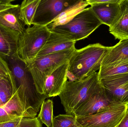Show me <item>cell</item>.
<instances>
[{"mask_svg": "<svg viewBox=\"0 0 128 127\" xmlns=\"http://www.w3.org/2000/svg\"><path fill=\"white\" fill-rule=\"evenodd\" d=\"M68 62L63 64L49 76L45 82L44 92L48 97L58 96L68 81Z\"/></svg>", "mask_w": 128, "mask_h": 127, "instance_id": "11", "label": "cell"}, {"mask_svg": "<svg viewBox=\"0 0 128 127\" xmlns=\"http://www.w3.org/2000/svg\"><path fill=\"white\" fill-rule=\"evenodd\" d=\"M13 89V94L10 100L0 106V124L12 121L20 118H32L26 112L16 94Z\"/></svg>", "mask_w": 128, "mask_h": 127, "instance_id": "13", "label": "cell"}, {"mask_svg": "<svg viewBox=\"0 0 128 127\" xmlns=\"http://www.w3.org/2000/svg\"><path fill=\"white\" fill-rule=\"evenodd\" d=\"M98 73L99 80L110 76L128 74V59L101 66Z\"/></svg>", "mask_w": 128, "mask_h": 127, "instance_id": "20", "label": "cell"}, {"mask_svg": "<svg viewBox=\"0 0 128 127\" xmlns=\"http://www.w3.org/2000/svg\"><path fill=\"white\" fill-rule=\"evenodd\" d=\"M117 1V0H86V1L89 5H91L94 4L114 3Z\"/></svg>", "mask_w": 128, "mask_h": 127, "instance_id": "28", "label": "cell"}, {"mask_svg": "<svg viewBox=\"0 0 128 127\" xmlns=\"http://www.w3.org/2000/svg\"><path fill=\"white\" fill-rule=\"evenodd\" d=\"M116 127H128V108L122 121Z\"/></svg>", "mask_w": 128, "mask_h": 127, "instance_id": "29", "label": "cell"}, {"mask_svg": "<svg viewBox=\"0 0 128 127\" xmlns=\"http://www.w3.org/2000/svg\"><path fill=\"white\" fill-rule=\"evenodd\" d=\"M52 127H84L73 114L60 115L53 118Z\"/></svg>", "mask_w": 128, "mask_h": 127, "instance_id": "25", "label": "cell"}, {"mask_svg": "<svg viewBox=\"0 0 128 127\" xmlns=\"http://www.w3.org/2000/svg\"><path fill=\"white\" fill-rule=\"evenodd\" d=\"M110 48L97 43L76 49L68 62L69 81L82 80L99 70Z\"/></svg>", "mask_w": 128, "mask_h": 127, "instance_id": "2", "label": "cell"}, {"mask_svg": "<svg viewBox=\"0 0 128 127\" xmlns=\"http://www.w3.org/2000/svg\"><path fill=\"white\" fill-rule=\"evenodd\" d=\"M76 42L61 34L51 31L49 37L36 58L74 48Z\"/></svg>", "mask_w": 128, "mask_h": 127, "instance_id": "14", "label": "cell"}, {"mask_svg": "<svg viewBox=\"0 0 128 127\" xmlns=\"http://www.w3.org/2000/svg\"><path fill=\"white\" fill-rule=\"evenodd\" d=\"M89 5L86 0H77L74 4L65 10L46 27L49 30L63 25L70 21L79 13Z\"/></svg>", "mask_w": 128, "mask_h": 127, "instance_id": "18", "label": "cell"}, {"mask_svg": "<svg viewBox=\"0 0 128 127\" xmlns=\"http://www.w3.org/2000/svg\"><path fill=\"white\" fill-rule=\"evenodd\" d=\"M14 0H0V12L12 7L17 6L18 4H14L12 2Z\"/></svg>", "mask_w": 128, "mask_h": 127, "instance_id": "27", "label": "cell"}, {"mask_svg": "<svg viewBox=\"0 0 128 127\" xmlns=\"http://www.w3.org/2000/svg\"><path fill=\"white\" fill-rule=\"evenodd\" d=\"M20 34L0 24V56L6 60L16 56Z\"/></svg>", "mask_w": 128, "mask_h": 127, "instance_id": "12", "label": "cell"}, {"mask_svg": "<svg viewBox=\"0 0 128 127\" xmlns=\"http://www.w3.org/2000/svg\"><path fill=\"white\" fill-rule=\"evenodd\" d=\"M120 10L111 25L109 31L116 39H128V0H121Z\"/></svg>", "mask_w": 128, "mask_h": 127, "instance_id": "15", "label": "cell"}, {"mask_svg": "<svg viewBox=\"0 0 128 127\" xmlns=\"http://www.w3.org/2000/svg\"><path fill=\"white\" fill-rule=\"evenodd\" d=\"M95 72L81 80L67 81L58 96L66 114L73 113L92 95L103 88Z\"/></svg>", "mask_w": 128, "mask_h": 127, "instance_id": "3", "label": "cell"}, {"mask_svg": "<svg viewBox=\"0 0 128 127\" xmlns=\"http://www.w3.org/2000/svg\"><path fill=\"white\" fill-rule=\"evenodd\" d=\"M53 103L52 100H48L43 101L38 118L42 124L47 127H52L53 121Z\"/></svg>", "mask_w": 128, "mask_h": 127, "instance_id": "22", "label": "cell"}, {"mask_svg": "<svg viewBox=\"0 0 128 127\" xmlns=\"http://www.w3.org/2000/svg\"><path fill=\"white\" fill-rule=\"evenodd\" d=\"M76 0H40L32 25L47 26Z\"/></svg>", "mask_w": 128, "mask_h": 127, "instance_id": "8", "label": "cell"}, {"mask_svg": "<svg viewBox=\"0 0 128 127\" xmlns=\"http://www.w3.org/2000/svg\"><path fill=\"white\" fill-rule=\"evenodd\" d=\"M0 127H43L38 117L20 118L12 121L0 124Z\"/></svg>", "mask_w": 128, "mask_h": 127, "instance_id": "23", "label": "cell"}, {"mask_svg": "<svg viewBox=\"0 0 128 127\" xmlns=\"http://www.w3.org/2000/svg\"><path fill=\"white\" fill-rule=\"evenodd\" d=\"M99 81L112 101L128 103V74L110 76Z\"/></svg>", "mask_w": 128, "mask_h": 127, "instance_id": "9", "label": "cell"}, {"mask_svg": "<svg viewBox=\"0 0 128 127\" xmlns=\"http://www.w3.org/2000/svg\"><path fill=\"white\" fill-rule=\"evenodd\" d=\"M120 1L117 0L114 3L94 4L90 5V7L102 24L110 27L119 11Z\"/></svg>", "mask_w": 128, "mask_h": 127, "instance_id": "16", "label": "cell"}, {"mask_svg": "<svg viewBox=\"0 0 128 127\" xmlns=\"http://www.w3.org/2000/svg\"><path fill=\"white\" fill-rule=\"evenodd\" d=\"M113 101L107 95L103 88L92 95L72 114L76 117L94 115L105 110Z\"/></svg>", "mask_w": 128, "mask_h": 127, "instance_id": "10", "label": "cell"}, {"mask_svg": "<svg viewBox=\"0 0 128 127\" xmlns=\"http://www.w3.org/2000/svg\"><path fill=\"white\" fill-rule=\"evenodd\" d=\"M13 80L11 77L2 78L0 79V104L4 105L8 102L13 94V89L11 84Z\"/></svg>", "mask_w": 128, "mask_h": 127, "instance_id": "24", "label": "cell"}, {"mask_svg": "<svg viewBox=\"0 0 128 127\" xmlns=\"http://www.w3.org/2000/svg\"><path fill=\"white\" fill-rule=\"evenodd\" d=\"M6 61L12 76L13 88L16 92L25 111L32 118H35L48 97L38 93L31 74L25 63L18 55Z\"/></svg>", "mask_w": 128, "mask_h": 127, "instance_id": "1", "label": "cell"}, {"mask_svg": "<svg viewBox=\"0 0 128 127\" xmlns=\"http://www.w3.org/2000/svg\"><path fill=\"white\" fill-rule=\"evenodd\" d=\"M102 24L90 7L80 12L66 24L50 30L76 42L88 37Z\"/></svg>", "mask_w": 128, "mask_h": 127, "instance_id": "5", "label": "cell"}, {"mask_svg": "<svg viewBox=\"0 0 128 127\" xmlns=\"http://www.w3.org/2000/svg\"><path fill=\"white\" fill-rule=\"evenodd\" d=\"M12 73L6 60L0 56V79L2 78L11 77Z\"/></svg>", "mask_w": 128, "mask_h": 127, "instance_id": "26", "label": "cell"}, {"mask_svg": "<svg viewBox=\"0 0 128 127\" xmlns=\"http://www.w3.org/2000/svg\"><path fill=\"white\" fill-rule=\"evenodd\" d=\"M76 48L36 58L25 63L34 78L37 90L44 94V89L47 78L61 66L69 62Z\"/></svg>", "mask_w": 128, "mask_h": 127, "instance_id": "4", "label": "cell"}, {"mask_svg": "<svg viewBox=\"0 0 128 127\" xmlns=\"http://www.w3.org/2000/svg\"><path fill=\"white\" fill-rule=\"evenodd\" d=\"M20 6L18 4L16 7L0 12V24L21 34L26 28V25L20 18Z\"/></svg>", "mask_w": 128, "mask_h": 127, "instance_id": "17", "label": "cell"}, {"mask_svg": "<svg viewBox=\"0 0 128 127\" xmlns=\"http://www.w3.org/2000/svg\"><path fill=\"white\" fill-rule=\"evenodd\" d=\"M128 108V103L113 101L106 109L89 116L76 117L84 127H116Z\"/></svg>", "mask_w": 128, "mask_h": 127, "instance_id": "7", "label": "cell"}, {"mask_svg": "<svg viewBox=\"0 0 128 127\" xmlns=\"http://www.w3.org/2000/svg\"></svg>", "mask_w": 128, "mask_h": 127, "instance_id": "30", "label": "cell"}, {"mask_svg": "<svg viewBox=\"0 0 128 127\" xmlns=\"http://www.w3.org/2000/svg\"><path fill=\"white\" fill-rule=\"evenodd\" d=\"M127 59H128V39L120 40L116 45L110 47L101 66Z\"/></svg>", "mask_w": 128, "mask_h": 127, "instance_id": "19", "label": "cell"}, {"mask_svg": "<svg viewBox=\"0 0 128 127\" xmlns=\"http://www.w3.org/2000/svg\"><path fill=\"white\" fill-rule=\"evenodd\" d=\"M40 0H24L20 6L19 17L28 27L32 25Z\"/></svg>", "mask_w": 128, "mask_h": 127, "instance_id": "21", "label": "cell"}, {"mask_svg": "<svg viewBox=\"0 0 128 127\" xmlns=\"http://www.w3.org/2000/svg\"><path fill=\"white\" fill-rule=\"evenodd\" d=\"M50 33L46 26L34 25L26 28L19 38L17 54L19 58L25 63L36 59Z\"/></svg>", "mask_w": 128, "mask_h": 127, "instance_id": "6", "label": "cell"}]
</instances>
